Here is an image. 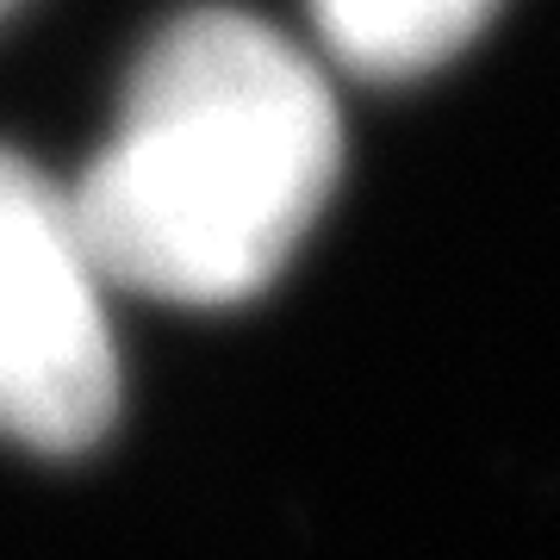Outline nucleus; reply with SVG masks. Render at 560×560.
Wrapping results in <instances>:
<instances>
[{"mask_svg": "<svg viewBox=\"0 0 560 560\" xmlns=\"http://www.w3.org/2000/svg\"><path fill=\"white\" fill-rule=\"evenodd\" d=\"M337 168L342 125L318 62L256 13L194 7L138 57L69 206L106 287L243 305L293 261Z\"/></svg>", "mask_w": 560, "mask_h": 560, "instance_id": "nucleus-1", "label": "nucleus"}, {"mask_svg": "<svg viewBox=\"0 0 560 560\" xmlns=\"http://www.w3.org/2000/svg\"><path fill=\"white\" fill-rule=\"evenodd\" d=\"M106 287L69 187L0 150V436L81 455L119 411Z\"/></svg>", "mask_w": 560, "mask_h": 560, "instance_id": "nucleus-2", "label": "nucleus"}, {"mask_svg": "<svg viewBox=\"0 0 560 560\" xmlns=\"http://www.w3.org/2000/svg\"><path fill=\"white\" fill-rule=\"evenodd\" d=\"M504 0H312L324 50L368 81H411L460 57Z\"/></svg>", "mask_w": 560, "mask_h": 560, "instance_id": "nucleus-3", "label": "nucleus"}, {"mask_svg": "<svg viewBox=\"0 0 560 560\" xmlns=\"http://www.w3.org/2000/svg\"><path fill=\"white\" fill-rule=\"evenodd\" d=\"M7 7H13V0H0V13H7Z\"/></svg>", "mask_w": 560, "mask_h": 560, "instance_id": "nucleus-4", "label": "nucleus"}]
</instances>
